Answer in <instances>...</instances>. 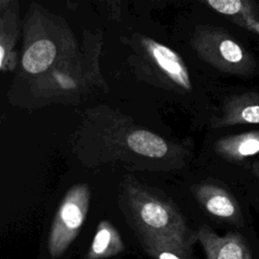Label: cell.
Listing matches in <instances>:
<instances>
[{"instance_id":"1","label":"cell","mask_w":259,"mask_h":259,"mask_svg":"<svg viewBox=\"0 0 259 259\" xmlns=\"http://www.w3.org/2000/svg\"><path fill=\"white\" fill-rule=\"evenodd\" d=\"M21 66L30 75L69 66L78 57V45L67 22L32 2L23 21Z\"/></svg>"},{"instance_id":"2","label":"cell","mask_w":259,"mask_h":259,"mask_svg":"<svg viewBox=\"0 0 259 259\" xmlns=\"http://www.w3.org/2000/svg\"><path fill=\"white\" fill-rule=\"evenodd\" d=\"M190 45L202 61L223 73L249 78L257 72L254 56L221 27L197 25Z\"/></svg>"},{"instance_id":"3","label":"cell","mask_w":259,"mask_h":259,"mask_svg":"<svg viewBox=\"0 0 259 259\" xmlns=\"http://www.w3.org/2000/svg\"><path fill=\"white\" fill-rule=\"evenodd\" d=\"M124 194L130 218L142 236L189 232L183 217L175 206L149 192L139 182L128 180L124 187Z\"/></svg>"},{"instance_id":"4","label":"cell","mask_w":259,"mask_h":259,"mask_svg":"<svg viewBox=\"0 0 259 259\" xmlns=\"http://www.w3.org/2000/svg\"><path fill=\"white\" fill-rule=\"evenodd\" d=\"M90 205L87 184L73 185L62 199L48 237V251L52 258L62 256L78 236Z\"/></svg>"},{"instance_id":"5","label":"cell","mask_w":259,"mask_h":259,"mask_svg":"<svg viewBox=\"0 0 259 259\" xmlns=\"http://www.w3.org/2000/svg\"><path fill=\"white\" fill-rule=\"evenodd\" d=\"M135 40L142 61L154 72L156 80L173 90L187 92L192 89L187 66L178 53L147 35L138 34Z\"/></svg>"},{"instance_id":"6","label":"cell","mask_w":259,"mask_h":259,"mask_svg":"<svg viewBox=\"0 0 259 259\" xmlns=\"http://www.w3.org/2000/svg\"><path fill=\"white\" fill-rule=\"evenodd\" d=\"M191 189L200 206L210 217L235 226L244 225L243 210L239 201L225 187L203 182L193 185Z\"/></svg>"},{"instance_id":"7","label":"cell","mask_w":259,"mask_h":259,"mask_svg":"<svg viewBox=\"0 0 259 259\" xmlns=\"http://www.w3.org/2000/svg\"><path fill=\"white\" fill-rule=\"evenodd\" d=\"M195 234L207 259H252L254 257L249 242L239 232H228L220 236L207 225H202Z\"/></svg>"},{"instance_id":"8","label":"cell","mask_w":259,"mask_h":259,"mask_svg":"<svg viewBox=\"0 0 259 259\" xmlns=\"http://www.w3.org/2000/svg\"><path fill=\"white\" fill-rule=\"evenodd\" d=\"M242 124L259 125V91H244L228 96L220 114L211 121L213 128Z\"/></svg>"},{"instance_id":"9","label":"cell","mask_w":259,"mask_h":259,"mask_svg":"<svg viewBox=\"0 0 259 259\" xmlns=\"http://www.w3.org/2000/svg\"><path fill=\"white\" fill-rule=\"evenodd\" d=\"M145 252L160 259H188L192 257V246L196 234L189 232H167L142 236Z\"/></svg>"},{"instance_id":"10","label":"cell","mask_w":259,"mask_h":259,"mask_svg":"<svg viewBox=\"0 0 259 259\" xmlns=\"http://www.w3.org/2000/svg\"><path fill=\"white\" fill-rule=\"evenodd\" d=\"M20 32L19 2L0 11V69L11 72L17 64L16 44Z\"/></svg>"},{"instance_id":"11","label":"cell","mask_w":259,"mask_h":259,"mask_svg":"<svg viewBox=\"0 0 259 259\" xmlns=\"http://www.w3.org/2000/svg\"><path fill=\"white\" fill-rule=\"evenodd\" d=\"M215 153L230 162H244L259 155V127L222 137L214 143Z\"/></svg>"},{"instance_id":"12","label":"cell","mask_w":259,"mask_h":259,"mask_svg":"<svg viewBox=\"0 0 259 259\" xmlns=\"http://www.w3.org/2000/svg\"><path fill=\"white\" fill-rule=\"evenodd\" d=\"M243 29L259 35V14L251 0H199Z\"/></svg>"},{"instance_id":"13","label":"cell","mask_w":259,"mask_h":259,"mask_svg":"<svg viewBox=\"0 0 259 259\" xmlns=\"http://www.w3.org/2000/svg\"><path fill=\"white\" fill-rule=\"evenodd\" d=\"M124 250V245L117 230L108 221H101L85 254L86 259H102L115 256Z\"/></svg>"},{"instance_id":"14","label":"cell","mask_w":259,"mask_h":259,"mask_svg":"<svg viewBox=\"0 0 259 259\" xmlns=\"http://www.w3.org/2000/svg\"><path fill=\"white\" fill-rule=\"evenodd\" d=\"M128 148L137 154L150 158H162L168 151L167 142L147 130L133 131L126 138Z\"/></svg>"},{"instance_id":"15","label":"cell","mask_w":259,"mask_h":259,"mask_svg":"<svg viewBox=\"0 0 259 259\" xmlns=\"http://www.w3.org/2000/svg\"><path fill=\"white\" fill-rule=\"evenodd\" d=\"M101 1L104 3V5H106V7L110 11L112 17L119 19L120 11H121L120 0H101Z\"/></svg>"},{"instance_id":"16","label":"cell","mask_w":259,"mask_h":259,"mask_svg":"<svg viewBox=\"0 0 259 259\" xmlns=\"http://www.w3.org/2000/svg\"><path fill=\"white\" fill-rule=\"evenodd\" d=\"M251 172L259 182V159H256V160L252 161V163H251Z\"/></svg>"},{"instance_id":"17","label":"cell","mask_w":259,"mask_h":259,"mask_svg":"<svg viewBox=\"0 0 259 259\" xmlns=\"http://www.w3.org/2000/svg\"><path fill=\"white\" fill-rule=\"evenodd\" d=\"M15 1H18V0H0V11L7 8L11 3L15 2Z\"/></svg>"},{"instance_id":"18","label":"cell","mask_w":259,"mask_h":259,"mask_svg":"<svg viewBox=\"0 0 259 259\" xmlns=\"http://www.w3.org/2000/svg\"><path fill=\"white\" fill-rule=\"evenodd\" d=\"M256 209H257V211L259 212V199L256 200Z\"/></svg>"},{"instance_id":"19","label":"cell","mask_w":259,"mask_h":259,"mask_svg":"<svg viewBox=\"0 0 259 259\" xmlns=\"http://www.w3.org/2000/svg\"><path fill=\"white\" fill-rule=\"evenodd\" d=\"M154 1H157V2H160V1H162V0H154Z\"/></svg>"}]
</instances>
